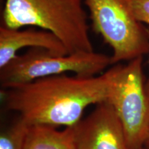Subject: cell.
Wrapping results in <instances>:
<instances>
[{
	"instance_id": "obj_1",
	"label": "cell",
	"mask_w": 149,
	"mask_h": 149,
	"mask_svg": "<svg viewBox=\"0 0 149 149\" xmlns=\"http://www.w3.org/2000/svg\"><path fill=\"white\" fill-rule=\"evenodd\" d=\"M113 70L93 77L67 74L1 88L6 109L29 125L74 126L91 104L107 100Z\"/></svg>"
},
{
	"instance_id": "obj_2",
	"label": "cell",
	"mask_w": 149,
	"mask_h": 149,
	"mask_svg": "<svg viewBox=\"0 0 149 149\" xmlns=\"http://www.w3.org/2000/svg\"><path fill=\"white\" fill-rule=\"evenodd\" d=\"M84 0H5L2 26L35 27L53 33L68 53L94 51Z\"/></svg>"
},
{
	"instance_id": "obj_3",
	"label": "cell",
	"mask_w": 149,
	"mask_h": 149,
	"mask_svg": "<svg viewBox=\"0 0 149 149\" xmlns=\"http://www.w3.org/2000/svg\"><path fill=\"white\" fill-rule=\"evenodd\" d=\"M91 29L111 48V65L149 53V30L134 17L130 0H84Z\"/></svg>"
},
{
	"instance_id": "obj_4",
	"label": "cell",
	"mask_w": 149,
	"mask_h": 149,
	"mask_svg": "<svg viewBox=\"0 0 149 149\" xmlns=\"http://www.w3.org/2000/svg\"><path fill=\"white\" fill-rule=\"evenodd\" d=\"M143 57L112 66L113 76L106 102L122 124L129 149H144L149 130V101L143 72Z\"/></svg>"
},
{
	"instance_id": "obj_5",
	"label": "cell",
	"mask_w": 149,
	"mask_h": 149,
	"mask_svg": "<svg viewBox=\"0 0 149 149\" xmlns=\"http://www.w3.org/2000/svg\"><path fill=\"white\" fill-rule=\"evenodd\" d=\"M29 49L0 68L1 88L68 72L93 77L111 65V56L95 51L55 55L44 48Z\"/></svg>"
},
{
	"instance_id": "obj_6",
	"label": "cell",
	"mask_w": 149,
	"mask_h": 149,
	"mask_svg": "<svg viewBox=\"0 0 149 149\" xmlns=\"http://www.w3.org/2000/svg\"><path fill=\"white\" fill-rule=\"evenodd\" d=\"M73 126L77 149H129L120 119L104 101Z\"/></svg>"
},
{
	"instance_id": "obj_7",
	"label": "cell",
	"mask_w": 149,
	"mask_h": 149,
	"mask_svg": "<svg viewBox=\"0 0 149 149\" xmlns=\"http://www.w3.org/2000/svg\"><path fill=\"white\" fill-rule=\"evenodd\" d=\"M24 48H44L55 55H68L63 43L53 33L29 27L26 29L0 27V68L18 55Z\"/></svg>"
},
{
	"instance_id": "obj_8",
	"label": "cell",
	"mask_w": 149,
	"mask_h": 149,
	"mask_svg": "<svg viewBox=\"0 0 149 149\" xmlns=\"http://www.w3.org/2000/svg\"><path fill=\"white\" fill-rule=\"evenodd\" d=\"M24 149H77L73 126L58 130L48 125H29Z\"/></svg>"
},
{
	"instance_id": "obj_9",
	"label": "cell",
	"mask_w": 149,
	"mask_h": 149,
	"mask_svg": "<svg viewBox=\"0 0 149 149\" xmlns=\"http://www.w3.org/2000/svg\"><path fill=\"white\" fill-rule=\"evenodd\" d=\"M29 125L19 120L1 133L0 149H24Z\"/></svg>"
},
{
	"instance_id": "obj_10",
	"label": "cell",
	"mask_w": 149,
	"mask_h": 149,
	"mask_svg": "<svg viewBox=\"0 0 149 149\" xmlns=\"http://www.w3.org/2000/svg\"><path fill=\"white\" fill-rule=\"evenodd\" d=\"M130 8L137 21L149 25V0H130Z\"/></svg>"
},
{
	"instance_id": "obj_11",
	"label": "cell",
	"mask_w": 149,
	"mask_h": 149,
	"mask_svg": "<svg viewBox=\"0 0 149 149\" xmlns=\"http://www.w3.org/2000/svg\"><path fill=\"white\" fill-rule=\"evenodd\" d=\"M144 149H149V130L148 132V135H147V137L146 139V141H145Z\"/></svg>"
},
{
	"instance_id": "obj_12",
	"label": "cell",
	"mask_w": 149,
	"mask_h": 149,
	"mask_svg": "<svg viewBox=\"0 0 149 149\" xmlns=\"http://www.w3.org/2000/svg\"><path fill=\"white\" fill-rule=\"evenodd\" d=\"M146 94H147V96H148V99L149 101V76H148V80L146 81Z\"/></svg>"
}]
</instances>
